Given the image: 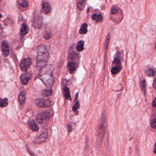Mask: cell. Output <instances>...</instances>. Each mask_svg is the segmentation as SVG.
<instances>
[{"mask_svg":"<svg viewBox=\"0 0 156 156\" xmlns=\"http://www.w3.org/2000/svg\"><path fill=\"white\" fill-rule=\"evenodd\" d=\"M140 87H141V89L144 92V94L146 95V81L145 80H143L141 81L140 83Z\"/></svg>","mask_w":156,"mask_h":156,"instance_id":"4316f807","label":"cell"},{"mask_svg":"<svg viewBox=\"0 0 156 156\" xmlns=\"http://www.w3.org/2000/svg\"><path fill=\"white\" fill-rule=\"evenodd\" d=\"M122 11L118 7L114 6L111 9L110 18L111 20L116 23H119L123 19Z\"/></svg>","mask_w":156,"mask_h":156,"instance_id":"277c9868","label":"cell"},{"mask_svg":"<svg viewBox=\"0 0 156 156\" xmlns=\"http://www.w3.org/2000/svg\"><path fill=\"white\" fill-rule=\"evenodd\" d=\"M113 64L115 65L113 66L111 69V73L113 75H116L120 72L121 70V66L119 59L115 58L113 62Z\"/></svg>","mask_w":156,"mask_h":156,"instance_id":"ba28073f","label":"cell"},{"mask_svg":"<svg viewBox=\"0 0 156 156\" xmlns=\"http://www.w3.org/2000/svg\"><path fill=\"white\" fill-rule=\"evenodd\" d=\"M33 25L35 29H40L42 25V18L40 15L34 17L33 22Z\"/></svg>","mask_w":156,"mask_h":156,"instance_id":"30bf717a","label":"cell"},{"mask_svg":"<svg viewBox=\"0 0 156 156\" xmlns=\"http://www.w3.org/2000/svg\"><path fill=\"white\" fill-rule=\"evenodd\" d=\"M32 59L30 58H27L23 60L20 64V68L23 72H25L30 67V66L31 65Z\"/></svg>","mask_w":156,"mask_h":156,"instance_id":"9c48e42d","label":"cell"},{"mask_svg":"<svg viewBox=\"0 0 156 156\" xmlns=\"http://www.w3.org/2000/svg\"><path fill=\"white\" fill-rule=\"evenodd\" d=\"M32 74L30 73H25L23 74L21 76V82L23 85L27 84L30 79L31 78Z\"/></svg>","mask_w":156,"mask_h":156,"instance_id":"8fae6325","label":"cell"},{"mask_svg":"<svg viewBox=\"0 0 156 156\" xmlns=\"http://www.w3.org/2000/svg\"><path fill=\"white\" fill-rule=\"evenodd\" d=\"M84 45V42L83 41H79L76 45V50L79 52L83 51Z\"/></svg>","mask_w":156,"mask_h":156,"instance_id":"ffe728a7","label":"cell"},{"mask_svg":"<svg viewBox=\"0 0 156 156\" xmlns=\"http://www.w3.org/2000/svg\"><path fill=\"white\" fill-rule=\"evenodd\" d=\"M145 73L147 76H150V77H153L155 75V71L152 68L147 69Z\"/></svg>","mask_w":156,"mask_h":156,"instance_id":"603a6c76","label":"cell"},{"mask_svg":"<svg viewBox=\"0 0 156 156\" xmlns=\"http://www.w3.org/2000/svg\"><path fill=\"white\" fill-rule=\"evenodd\" d=\"M80 104H79V101H77L75 104H74L73 107V110L75 112H77L78 113L77 110L80 108Z\"/></svg>","mask_w":156,"mask_h":156,"instance_id":"83f0119b","label":"cell"},{"mask_svg":"<svg viewBox=\"0 0 156 156\" xmlns=\"http://www.w3.org/2000/svg\"><path fill=\"white\" fill-rule=\"evenodd\" d=\"M67 128H68V132H69V133H70V132L72 131V129H73V127H72V125H70V124H69V125H68Z\"/></svg>","mask_w":156,"mask_h":156,"instance_id":"1f68e13d","label":"cell"},{"mask_svg":"<svg viewBox=\"0 0 156 156\" xmlns=\"http://www.w3.org/2000/svg\"><path fill=\"white\" fill-rule=\"evenodd\" d=\"M152 106L153 107H156V98H154V100L152 101Z\"/></svg>","mask_w":156,"mask_h":156,"instance_id":"d6a6232c","label":"cell"},{"mask_svg":"<svg viewBox=\"0 0 156 156\" xmlns=\"http://www.w3.org/2000/svg\"><path fill=\"white\" fill-rule=\"evenodd\" d=\"M2 17V14L0 13V18H1Z\"/></svg>","mask_w":156,"mask_h":156,"instance_id":"8d00e7d4","label":"cell"},{"mask_svg":"<svg viewBox=\"0 0 156 156\" xmlns=\"http://www.w3.org/2000/svg\"><path fill=\"white\" fill-rule=\"evenodd\" d=\"M3 30V28L2 27L1 25H0V34L1 33Z\"/></svg>","mask_w":156,"mask_h":156,"instance_id":"e575fe53","label":"cell"},{"mask_svg":"<svg viewBox=\"0 0 156 156\" xmlns=\"http://www.w3.org/2000/svg\"><path fill=\"white\" fill-rule=\"evenodd\" d=\"M2 54L5 57H7L9 54V47L8 43L3 41L2 44Z\"/></svg>","mask_w":156,"mask_h":156,"instance_id":"7c38bea8","label":"cell"},{"mask_svg":"<svg viewBox=\"0 0 156 156\" xmlns=\"http://www.w3.org/2000/svg\"><path fill=\"white\" fill-rule=\"evenodd\" d=\"M8 105V99L7 98H0V107H6Z\"/></svg>","mask_w":156,"mask_h":156,"instance_id":"7402d4cb","label":"cell"},{"mask_svg":"<svg viewBox=\"0 0 156 156\" xmlns=\"http://www.w3.org/2000/svg\"><path fill=\"white\" fill-rule=\"evenodd\" d=\"M21 33L22 35H25L29 33V29L25 23L22 24L20 29Z\"/></svg>","mask_w":156,"mask_h":156,"instance_id":"e0dca14e","label":"cell"},{"mask_svg":"<svg viewBox=\"0 0 156 156\" xmlns=\"http://www.w3.org/2000/svg\"><path fill=\"white\" fill-rule=\"evenodd\" d=\"M155 149H156V148H155V147H154V153H156V151H155Z\"/></svg>","mask_w":156,"mask_h":156,"instance_id":"d590c367","label":"cell"},{"mask_svg":"<svg viewBox=\"0 0 156 156\" xmlns=\"http://www.w3.org/2000/svg\"><path fill=\"white\" fill-rule=\"evenodd\" d=\"M43 10L44 13L45 14H48L51 12V7L48 2H44L43 4Z\"/></svg>","mask_w":156,"mask_h":156,"instance_id":"9a60e30c","label":"cell"},{"mask_svg":"<svg viewBox=\"0 0 156 156\" xmlns=\"http://www.w3.org/2000/svg\"><path fill=\"white\" fill-rule=\"evenodd\" d=\"M44 38H45L46 40H48L51 38V34L50 33H46V34L44 35Z\"/></svg>","mask_w":156,"mask_h":156,"instance_id":"4dcf8cb0","label":"cell"},{"mask_svg":"<svg viewBox=\"0 0 156 156\" xmlns=\"http://www.w3.org/2000/svg\"><path fill=\"white\" fill-rule=\"evenodd\" d=\"M63 92L66 99L68 100H72V98H71L69 88H68V87H65L64 88H63Z\"/></svg>","mask_w":156,"mask_h":156,"instance_id":"ac0fdd59","label":"cell"},{"mask_svg":"<svg viewBox=\"0 0 156 156\" xmlns=\"http://www.w3.org/2000/svg\"><path fill=\"white\" fill-rule=\"evenodd\" d=\"M37 55L36 65L38 67H44L49 61V53L45 45H40L36 49Z\"/></svg>","mask_w":156,"mask_h":156,"instance_id":"7a4b0ae2","label":"cell"},{"mask_svg":"<svg viewBox=\"0 0 156 156\" xmlns=\"http://www.w3.org/2000/svg\"><path fill=\"white\" fill-rule=\"evenodd\" d=\"M28 125H29V127L33 131L36 132V131H38L39 129V127L36 124L34 120H33V119L29 120L28 121Z\"/></svg>","mask_w":156,"mask_h":156,"instance_id":"5bb4252c","label":"cell"},{"mask_svg":"<svg viewBox=\"0 0 156 156\" xmlns=\"http://www.w3.org/2000/svg\"><path fill=\"white\" fill-rule=\"evenodd\" d=\"M54 68L51 66H45L41 72L39 78L42 81L47 87H50L53 85L55 77L53 75Z\"/></svg>","mask_w":156,"mask_h":156,"instance_id":"6da1fadb","label":"cell"},{"mask_svg":"<svg viewBox=\"0 0 156 156\" xmlns=\"http://www.w3.org/2000/svg\"><path fill=\"white\" fill-rule=\"evenodd\" d=\"M48 137V134L47 132H44L41 134L35 140V142L38 144H41L46 141Z\"/></svg>","mask_w":156,"mask_h":156,"instance_id":"4fadbf2b","label":"cell"},{"mask_svg":"<svg viewBox=\"0 0 156 156\" xmlns=\"http://www.w3.org/2000/svg\"><path fill=\"white\" fill-rule=\"evenodd\" d=\"M86 5L85 1H79L77 3V7L80 11H82Z\"/></svg>","mask_w":156,"mask_h":156,"instance_id":"484cf974","label":"cell"},{"mask_svg":"<svg viewBox=\"0 0 156 156\" xmlns=\"http://www.w3.org/2000/svg\"><path fill=\"white\" fill-rule=\"evenodd\" d=\"M18 4L21 7H23V8H27L29 6V3L28 1L25 0H19L18 1Z\"/></svg>","mask_w":156,"mask_h":156,"instance_id":"cb8c5ba5","label":"cell"},{"mask_svg":"<svg viewBox=\"0 0 156 156\" xmlns=\"http://www.w3.org/2000/svg\"><path fill=\"white\" fill-rule=\"evenodd\" d=\"M107 128L106 114L103 111L101 115L99 121V126L97 131L98 140V142L101 143Z\"/></svg>","mask_w":156,"mask_h":156,"instance_id":"3957f363","label":"cell"},{"mask_svg":"<svg viewBox=\"0 0 156 156\" xmlns=\"http://www.w3.org/2000/svg\"><path fill=\"white\" fill-rule=\"evenodd\" d=\"M150 124L151 126V127L152 128L154 129H156V118H154L153 119H152L151 122Z\"/></svg>","mask_w":156,"mask_h":156,"instance_id":"f1b7e54d","label":"cell"},{"mask_svg":"<svg viewBox=\"0 0 156 156\" xmlns=\"http://www.w3.org/2000/svg\"><path fill=\"white\" fill-rule=\"evenodd\" d=\"M36 104L39 108H48L51 106V101L49 99L39 98L36 100Z\"/></svg>","mask_w":156,"mask_h":156,"instance_id":"52a82bcc","label":"cell"},{"mask_svg":"<svg viewBox=\"0 0 156 156\" xmlns=\"http://www.w3.org/2000/svg\"><path fill=\"white\" fill-rule=\"evenodd\" d=\"M78 56V55L74 52L72 53V54L69 55L70 60L67 64V68L71 74H73L78 67V62L74 61L75 59L79 58Z\"/></svg>","mask_w":156,"mask_h":156,"instance_id":"8992f818","label":"cell"},{"mask_svg":"<svg viewBox=\"0 0 156 156\" xmlns=\"http://www.w3.org/2000/svg\"><path fill=\"white\" fill-rule=\"evenodd\" d=\"M53 90L51 88L45 89L43 91L42 93V95L43 96L48 97L50 96L52 94Z\"/></svg>","mask_w":156,"mask_h":156,"instance_id":"d4e9b609","label":"cell"},{"mask_svg":"<svg viewBox=\"0 0 156 156\" xmlns=\"http://www.w3.org/2000/svg\"><path fill=\"white\" fill-rule=\"evenodd\" d=\"M19 99L21 105H24V104H25V100H26V94H25V92L23 91V92H21L19 96Z\"/></svg>","mask_w":156,"mask_h":156,"instance_id":"2e32d148","label":"cell"},{"mask_svg":"<svg viewBox=\"0 0 156 156\" xmlns=\"http://www.w3.org/2000/svg\"><path fill=\"white\" fill-rule=\"evenodd\" d=\"M80 34H85L87 32V24L84 23L82 25L79 31Z\"/></svg>","mask_w":156,"mask_h":156,"instance_id":"44dd1931","label":"cell"},{"mask_svg":"<svg viewBox=\"0 0 156 156\" xmlns=\"http://www.w3.org/2000/svg\"><path fill=\"white\" fill-rule=\"evenodd\" d=\"M78 93H76V95L75 98L74 99V102H75L77 100V98H78Z\"/></svg>","mask_w":156,"mask_h":156,"instance_id":"836d02e7","label":"cell"},{"mask_svg":"<svg viewBox=\"0 0 156 156\" xmlns=\"http://www.w3.org/2000/svg\"><path fill=\"white\" fill-rule=\"evenodd\" d=\"M53 114V111L52 109H47L43 111L42 113L37 114L36 116V121L39 124L46 123L52 116Z\"/></svg>","mask_w":156,"mask_h":156,"instance_id":"5b68a950","label":"cell"},{"mask_svg":"<svg viewBox=\"0 0 156 156\" xmlns=\"http://www.w3.org/2000/svg\"><path fill=\"white\" fill-rule=\"evenodd\" d=\"M27 150H28V151H29V153H30V154L32 156H37V155H35V154H34V153L30 149V148H29V147H27Z\"/></svg>","mask_w":156,"mask_h":156,"instance_id":"f546056e","label":"cell"},{"mask_svg":"<svg viewBox=\"0 0 156 156\" xmlns=\"http://www.w3.org/2000/svg\"><path fill=\"white\" fill-rule=\"evenodd\" d=\"M92 19L95 21L97 22H102L103 20V17L101 14H93L92 16Z\"/></svg>","mask_w":156,"mask_h":156,"instance_id":"d6986e66","label":"cell"}]
</instances>
